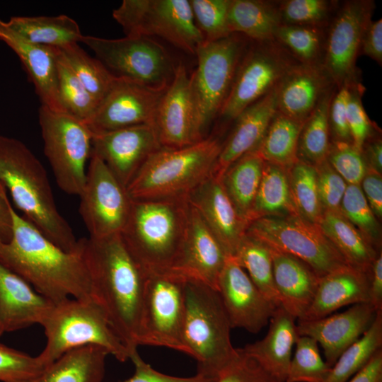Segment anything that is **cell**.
Wrapping results in <instances>:
<instances>
[{
  "label": "cell",
  "mask_w": 382,
  "mask_h": 382,
  "mask_svg": "<svg viewBox=\"0 0 382 382\" xmlns=\"http://www.w3.org/2000/svg\"><path fill=\"white\" fill-rule=\"evenodd\" d=\"M249 42L243 35L232 33L216 41H203L197 47V64L190 75V89L200 139L207 137L208 127L219 116Z\"/></svg>",
  "instance_id": "8"
},
{
  "label": "cell",
  "mask_w": 382,
  "mask_h": 382,
  "mask_svg": "<svg viewBox=\"0 0 382 382\" xmlns=\"http://www.w3.org/2000/svg\"><path fill=\"white\" fill-rule=\"evenodd\" d=\"M38 117L44 152L58 186L67 194L79 196L91 154V131L83 121L44 105L39 109Z\"/></svg>",
  "instance_id": "11"
},
{
  "label": "cell",
  "mask_w": 382,
  "mask_h": 382,
  "mask_svg": "<svg viewBox=\"0 0 382 382\" xmlns=\"http://www.w3.org/2000/svg\"><path fill=\"white\" fill-rule=\"evenodd\" d=\"M374 8L371 0L339 3L326 29L322 67L337 88L361 81L356 62Z\"/></svg>",
  "instance_id": "15"
},
{
  "label": "cell",
  "mask_w": 382,
  "mask_h": 382,
  "mask_svg": "<svg viewBox=\"0 0 382 382\" xmlns=\"http://www.w3.org/2000/svg\"><path fill=\"white\" fill-rule=\"evenodd\" d=\"M333 86L322 66L297 64L278 85L277 111L303 123L325 93Z\"/></svg>",
  "instance_id": "27"
},
{
  "label": "cell",
  "mask_w": 382,
  "mask_h": 382,
  "mask_svg": "<svg viewBox=\"0 0 382 382\" xmlns=\"http://www.w3.org/2000/svg\"><path fill=\"white\" fill-rule=\"evenodd\" d=\"M154 126L161 147L181 148L202 140L195 126L190 75L182 62L176 65L173 78L162 96Z\"/></svg>",
  "instance_id": "21"
},
{
  "label": "cell",
  "mask_w": 382,
  "mask_h": 382,
  "mask_svg": "<svg viewBox=\"0 0 382 382\" xmlns=\"http://www.w3.org/2000/svg\"><path fill=\"white\" fill-rule=\"evenodd\" d=\"M0 180L29 222L66 252L79 248L73 231L55 204L47 173L22 141L0 135Z\"/></svg>",
  "instance_id": "3"
},
{
  "label": "cell",
  "mask_w": 382,
  "mask_h": 382,
  "mask_svg": "<svg viewBox=\"0 0 382 382\" xmlns=\"http://www.w3.org/2000/svg\"><path fill=\"white\" fill-rule=\"evenodd\" d=\"M222 143L213 136L153 153L127 187L132 200L187 197L212 173Z\"/></svg>",
  "instance_id": "5"
},
{
  "label": "cell",
  "mask_w": 382,
  "mask_h": 382,
  "mask_svg": "<svg viewBox=\"0 0 382 382\" xmlns=\"http://www.w3.org/2000/svg\"><path fill=\"white\" fill-rule=\"evenodd\" d=\"M212 382H281L266 371L255 359L238 349L236 357Z\"/></svg>",
  "instance_id": "52"
},
{
  "label": "cell",
  "mask_w": 382,
  "mask_h": 382,
  "mask_svg": "<svg viewBox=\"0 0 382 382\" xmlns=\"http://www.w3.org/2000/svg\"><path fill=\"white\" fill-rule=\"evenodd\" d=\"M278 85L245 109L233 121V127L222 143L213 168L214 177L219 179L230 166L257 147L277 111Z\"/></svg>",
  "instance_id": "24"
},
{
  "label": "cell",
  "mask_w": 382,
  "mask_h": 382,
  "mask_svg": "<svg viewBox=\"0 0 382 382\" xmlns=\"http://www.w3.org/2000/svg\"><path fill=\"white\" fill-rule=\"evenodd\" d=\"M108 352L87 345L71 349L47 366L40 374L22 382H101Z\"/></svg>",
  "instance_id": "31"
},
{
  "label": "cell",
  "mask_w": 382,
  "mask_h": 382,
  "mask_svg": "<svg viewBox=\"0 0 382 382\" xmlns=\"http://www.w3.org/2000/svg\"><path fill=\"white\" fill-rule=\"evenodd\" d=\"M112 15L126 36L158 37L192 55L204 41L190 0H123Z\"/></svg>",
  "instance_id": "9"
},
{
  "label": "cell",
  "mask_w": 382,
  "mask_h": 382,
  "mask_svg": "<svg viewBox=\"0 0 382 382\" xmlns=\"http://www.w3.org/2000/svg\"><path fill=\"white\" fill-rule=\"evenodd\" d=\"M348 97L349 85L336 87L328 111L331 141L352 144L347 115Z\"/></svg>",
  "instance_id": "54"
},
{
  "label": "cell",
  "mask_w": 382,
  "mask_h": 382,
  "mask_svg": "<svg viewBox=\"0 0 382 382\" xmlns=\"http://www.w3.org/2000/svg\"><path fill=\"white\" fill-rule=\"evenodd\" d=\"M269 248L280 305L295 318L302 319L313 301L320 277L301 260Z\"/></svg>",
  "instance_id": "28"
},
{
  "label": "cell",
  "mask_w": 382,
  "mask_h": 382,
  "mask_svg": "<svg viewBox=\"0 0 382 382\" xmlns=\"http://www.w3.org/2000/svg\"><path fill=\"white\" fill-rule=\"evenodd\" d=\"M264 163L255 151H250L230 166L219 178L238 215L247 226L253 219Z\"/></svg>",
  "instance_id": "34"
},
{
  "label": "cell",
  "mask_w": 382,
  "mask_h": 382,
  "mask_svg": "<svg viewBox=\"0 0 382 382\" xmlns=\"http://www.w3.org/2000/svg\"><path fill=\"white\" fill-rule=\"evenodd\" d=\"M381 347L382 311L377 312L374 322L361 337L340 355L322 382H347Z\"/></svg>",
  "instance_id": "40"
},
{
  "label": "cell",
  "mask_w": 382,
  "mask_h": 382,
  "mask_svg": "<svg viewBox=\"0 0 382 382\" xmlns=\"http://www.w3.org/2000/svg\"><path fill=\"white\" fill-rule=\"evenodd\" d=\"M129 359L134 366V373L123 382H212V379L199 374L191 377H178L161 373L146 363L137 351Z\"/></svg>",
  "instance_id": "55"
},
{
  "label": "cell",
  "mask_w": 382,
  "mask_h": 382,
  "mask_svg": "<svg viewBox=\"0 0 382 382\" xmlns=\"http://www.w3.org/2000/svg\"><path fill=\"white\" fill-rule=\"evenodd\" d=\"M166 89L151 88L117 77L93 115L84 122L92 134L139 125H154L157 110Z\"/></svg>",
  "instance_id": "17"
},
{
  "label": "cell",
  "mask_w": 382,
  "mask_h": 382,
  "mask_svg": "<svg viewBox=\"0 0 382 382\" xmlns=\"http://www.w3.org/2000/svg\"><path fill=\"white\" fill-rule=\"evenodd\" d=\"M347 382H382V349H379L366 365Z\"/></svg>",
  "instance_id": "59"
},
{
  "label": "cell",
  "mask_w": 382,
  "mask_h": 382,
  "mask_svg": "<svg viewBox=\"0 0 382 382\" xmlns=\"http://www.w3.org/2000/svg\"><path fill=\"white\" fill-rule=\"evenodd\" d=\"M185 279L170 271L146 273L138 345L187 354L183 342Z\"/></svg>",
  "instance_id": "13"
},
{
  "label": "cell",
  "mask_w": 382,
  "mask_h": 382,
  "mask_svg": "<svg viewBox=\"0 0 382 382\" xmlns=\"http://www.w3.org/2000/svg\"><path fill=\"white\" fill-rule=\"evenodd\" d=\"M227 257L217 238L190 204L184 239L169 270L185 279L197 281L217 290Z\"/></svg>",
  "instance_id": "20"
},
{
  "label": "cell",
  "mask_w": 382,
  "mask_h": 382,
  "mask_svg": "<svg viewBox=\"0 0 382 382\" xmlns=\"http://www.w3.org/2000/svg\"><path fill=\"white\" fill-rule=\"evenodd\" d=\"M228 23L231 33H238L255 42L274 40L282 24L279 1L231 0Z\"/></svg>",
  "instance_id": "32"
},
{
  "label": "cell",
  "mask_w": 382,
  "mask_h": 382,
  "mask_svg": "<svg viewBox=\"0 0 382 382\" xmlns=\"http://www.w3.org/2000/svg\"><path fill=\"white\" fill-rule=\"evenodd\" d=\"M364 91L365 87L361 81L349 85L347 122L352 144L359 150L368 139L375 135L376 129L362 103L361 98Z\"/></svg>",
  "instance_id": "51"
},
{
  "label": "cell",
  "mask_w": 382,
  "mask_h": 382,
  "mask_svg": "<svg viewBox=\"0 0 382 382\" xmlns=\"http://www.w3.org/2000/svg\"><path fill=\"white\" fill-rule=\"evenodd\" d=\"M370 303L369 275L349 266L320 278L311 304L302 319L329 316L347 305Z\"/></svg>",
  "instance_id": "29"
},
{
  "label": "cell",
  "mask_w": 382,
  "mask_h": 382,
  "mask_svg": "<svg viewBox=\"0 0 382 382\" xmlns=\"http://www.w3.org/2000/svg\"><path fill=\"white\" fill-rule=\"evenodd\" d=\"M326 29L282 24L274 40L300 64L322 66Z\"/></svg>",
  "instance_id": "41"
},
{
  "label": "cell",
  "mask_w": 382,
  "mask_h": 382,
  "mask_svg": "<svg viewBox=\"0 0 382 382\" xmlns=\"http://www.w3.org/2000/svg\"><path fill=\"white\" fill-rule=\"evenodd\" d=\"M295 319L282 306H278L270 319L267 335L241 348L281 382L286 381L292 348L299 336Z\"/></svg>",
  "instance_id": "30"
},
{
  "label": "cell",
  "mask_w": 382,
  "mask_h": 382,
  "mask_svg": "<svg viewBox=\"0 0 382 382\" xmlns=\"http://www.w3.org/2000/svg\"><path fill=\"white\" fill-rule=\"evenodd\" d=\"M53 304L0 262V326L4 332L41 325Z\"/></svg>",
  "instance_id": "26"
},
{
  "label": "cell",
  "mask_w": 382,
  "mask_h": 382,
  "mask_svg": "<svg viewBox=\"0 0 382 382\" xmlns=\"http://www.w3.org/2000/svg\"><path fill=\"white\" fill-rule=\"evenodd\" d=\"M189 212L187 197L132 200L120 234L146 273L170 269L184 239Z\"/></svg>",
  "instance_id": "4"
},
{
  "label": "cell",
  "mask_w": 382,
  "mask_h": 382,
  "mask_svg": "<svg viewBox=\"0 0 382 382\" xmlns=\"http://www.w3.org/2000/svg\"><path fill=\"white\" fill-rule=\"evenodd\" d=\"M0 40L20 59L35 86L41 105L66 112L58 93L56 49L28 41L1 19Z\"/></svg>",
  "instance_id": "25"
},
{
  "label": "cell",
  "mask_w": 382,
  "mask_h": 382,
  "mask_svg": "<svg viewBox=\"0 0 382 382\" xmlns=\"http://www.w3.org/2000/svg\"><path fill=\"white\" fill-rule=\"evenodd\" d=\"M293 202L298 214L319 224L323 214L318 192L315 166L298 160L287 168Z\"/></svg>",
  "instance_id": "43"
},
{
  "label": "cell",
  "mask_w": 382,
  "mask_h": 382,
  "mask_svg": "<svg viewBox=\"0 0 382 382\" xmlns=\"http://www.w3.org/2000/svg\"><path fill=\"white\" fill-rule=\"evenodd\" d=\"M183 342L197 361V374L212 380L238 355L231 326L217 290L185 279Z\"/></svg>",
  "instance_id": "6"
},
{
  "label": "cell",
  "mask_w": 382,
  "mask_h": 382,
  "mask_svg": "<svg viewBox=\"0 0 382 382\" xmlns=\"http://www.w3.org/2000/svg\"><path fill=\"white\" fill-rule=\"evenodd\" d=\"M260 292L275 306L280 305L274 277L269 247L246 233L233 255Z\"/></svg>",
  "instance_id": "38"
},
{
  "label": "cell",
  "mask_w": 382,
  "mask_h": 382,
  "mask_svg": "<svg viewBox=\"0 0 382 382\" xmlns=\"http://www.w3.org/2000/svg\"><path fill=\"white\" fill-rule=\"evenodd\" d=\"M340 209L342 214L378 251L381 243L380 226L359 185H347Z\"/></svg>",
  "instance_id": "47"
},
{
  "label": "cell",
  "mask_w": 382,
  "mask_h": 382,
  "mask_svg": "<svg viewBox=\"0 0 382 382\" xmlns=\"http://www.w3.org/2000/svg\"><path fill=\"white\" fill-rule=\"evenodd\" d=\"M339 3L330 0H286L279 1V11L282 24L326 29Z\"/></svg>",
  "instance_id": "45"
},
{
  "label": "cell",
  "mask_w": 382,
  "mask_h": 382,
  "mask_svg": "<svg viewBox=\"0 0 382 382\" xmlns=\"http://www.w3.org/2000/svg\"><path fill=\"white\" fill-rule=\"evenodd\" d=\"M370 303L376 310L382 311V253H378L369 274Z\"/></svg>",
  "instance_id": "58"
},
{
  "label": "cell",
  "mask_w": 382,
  "mask_h": 382,
  "mask_svg": "<svg viewBox=\"0 0 382 382\" xmlns=\"http://www.w3.org/2000/svg\"><path fill=\"white\" fill-rule=\"evenodd\" d=\"M335 89V86L325 93L303 123L298 142V160L316 166L326 159L331 143L328 111Z\"/></svg>",
  "instance_id": "39"
},
{
  "label": "cell",
  "mask_w": 382,
  "mask_h": 382,
  "mask_svg": "<svg viewBox=\"0 0 382 382\" xmlns=\"http://www.w3.org/2000/svg\"><path fill=\"white\" fill-rule=\"evenodd\" d=\"M285 382H322L330 367L320 354L318 344L312 337L298 336Z\"/></svg>",
  "instance_id": "46"
},
{
  "label": "cell",
  "mask_w": 382,
  "mask_h": 382,
  "mask_svg": "<svg viewBox=\"0 0 382 382\" xmlns=\"http://www.w3.org/2000/svg\"><path fill=\"white\" fill-rule=\"evenodd\" d=\"M3 333H4V332H3V330H1V326H0V335H1Z\"/></svg>",
  "instance_id": "62"
},
{
  "label": "cell",
  "mask_w": 382,
  "mask_h": 382,
  "mask_svg": "<svg viewBox=\"0 0 382 382\" xmlns=\"http://www.w3.org/2000/svg\"><path fill=\"white\" fill-rule=\"evenodd\" d=\"M319 226L349 266L369 275L379 250L340 211H324Z\"/></svg>",
  "instance_id": "33"
},
{
  "label": "cell",
  "mask_w": 382,
  "mask_h": 382,
  "mask_svg": "<svg viewBox=\"0 0 382 382\" xmlns=\"http://www.w3.org/2000/svg\"><path fill=\"white\" fill-rule=\"evenodd\" d=\"M326 160L348 185H360L368 166L352 143L331 141Z\"/></svg>",
  "instance_id": "49"
},
{
  "label": "cell",
  "mask_w": 382,
  "mask_h": 382,
  "mask_svg": "<svg viewBox=\"0 0 382 382\" xmlns=\"http://www.w3.org/2000/svg\"><path fill=\"white\" fill-rule=\"evenodd\" d=\"M318 192L324 211H340V204L348 184L325 159L314 166Z\"/></svg>",
  "instance_id": "53"
},
{
  "label": "cell",
  "mask_w": 382,
  "mask_h": 382,
  "mask_svg": "<svg viewBox=\"0 0 382 382\" xmlns=\"http://www.w3.org/2000/svg\"><path fill=\"white\" fill-rule=\"evenodd\" d=\"M11 215L12 236L7 242L0 240V262L53 303L93 299L79 241L76 251H64L13 207Z\"/></svg>",
  "instance_id": "2"
},
{
  "label": "cell",
  "mask_w": 382,
  "mask_h": 382,
  "mask_svg": "<svg viewBox=\"0 0 382 382\" xmlns=\"http://www.w3.org/2000/svg\"><path fill=\"white\" fill-rule=\"evenodd\" d=\"M41 325L46 344L38 356L45 366L68 351L87 345L102 347L121 362L130 357L128 348L94 299L69 298L54 303Z\"/></svg>",
  "instance_id": "7"
},
{
  "label": "cell",
  "mask_w": 382,
  "mask_h": 382,
  "mask_svg": "<svg viewBox=\"0 0 382 382\" xmlns=\"http://www.w3.org/2000/svg\"><path fill=\"white\" fill-rule=\"evenodd\" d=\"M238 66L219 117L233 122L248 107L274 88L299 64L275 40L250 41Z\"/></svg>",
  "instance_id": "14"
},
{
  "label": "cell",
  "mask_w": 382,
  "mask_h": 382,
  "mask_svg": "<svg viewBox=\"0 0 382 382\" xmlns=\"http://www.w3.org/2000/svg\"><path fill=\"white\" fill-rule=\"evenodd\" d=\"M217 291L231 328L257 333L270 321L275 307L257 288L233 256H228Z\"/></svg>",
  "instance_id": "19"
},
{
  "label": "cell",
  "mask_w": 382,
  "mask_h": 382,
  "mask_svg": "<svg viewBox=\"0 0 382 382\" xmlns=\"http://www.w3.org/2000/svg\"><path fill=\"white\" fill-rule=\"evenodd\" d=\"M363 54L380 66L382 65V19L371 21L368 24L360 46V53Z\"/></svg>",
  "instance_id": "57"
},
{
  "label": "cell",
  "mask_w": 382,
  "mask_h": 382,
  "mask_svg": "<svg viewBox=\"0 0 382 382\" xmlns=\"http://www.w3.org/2000/svg\"><path fill=\"white\" fill-rule=\"evenodd\" d=\"M377 312L369 302L356 303L332 316L298 320L296 332L299 336L312 337L320 345L325 362L331 368L340 355L369 328Z\"/></svg>",
  "instance_id": "22"
},
{
  "label": "cell",
  "mask_w": 382,
  "mask_h": 382,
  "mask_svg": "<svg viewBox=\"0 0 382 382\" xmlns=\"http://www.w3.org/2000/svg\"><path fill=\"white\" fill-rule=\"evenodd\" d=\"M364 197L377 219L382 216L381 174L369 168L360 183Z\"/></svg>",
  "instance_id": "56"
},
{
  "label": "cell",
  "mask_w": 382,
  "mask_h": 382,
  "mask_svg": "<svg viewBox=\"0 0 382 382\" xmlns=\"http://www.w3.org/2000/svg\"><path fill=\"white\" fill-rule=\"evenodd\" d=\"M47 366L32 357L0 343V381L22 382L40 374Z\"/></svg>",
  "instance_id": "50"
},
{
  "label": "cell",
  "mask_w": 382,
  "mask_h": 382,
  "mask_svg": "<svg viewBox=\"0 0 382 382\" xmlns=\"http://www.w3.org/2000/svg\"><path fill=\"white\" fill-rule=\"evenodd\" d=\"M230 1L190 0L195 23L204 41H216L232 34L228 23Z\"/></svg>",
  "instance_id": "48"
},
{
  "label": "cell",
  "mask_w": 382,
  "mask_h": 382,
  "mask_svg": "<svg viewBox=\"0 0 382 382\" xmlns=\"http://www.w3.org/2000/svg\"><path fill=\"white\" fill-rule=\"evenodd\" d=\"M245 233L301 260L320 278L349 266L319 225L299 215L260 217L248 224Z\"/></svg>",
  "instance_id": "10"
},
{
  "label": "cell",
  "mask_w": 382,
  "mask_h": 382,
  "mask_svg": "<svg viewBox=\"0 0 382 382\" xmlns=\"http://www.w3.org/2000/svg\"><path fill=\"white\" fill-rule=\"evenodd\" d=\"M160 148L154 126L139 125L93 134L91 154L100 158L127 188L149 157Z\"/></svg>",
  "instance_id": "18"
},
{
  "label": "cell",
  "mask_w": 382,
  "mask_h": 382,
  "mask_svg": "<svg viewBox=\"0 0 382 382\" xmlns=\"http://www.w3.org/2000/svg\"><path fill=\"white\" fill-rule=\"evenodd\" d=\"M58 49L87 91L100 103L117 77L96 57L90 56L79 43Z\"/></svg>",
  "instance_id": "42"
},
{
  "label": "cell",
  "mask_w": 382,
  "mask_h": 382,
  "mask_svg": "<svg viewBox=\"0 0 382 382\" xmlns=\"http://www.w3.org/2000/svg\"><path fill=\"white\" fill-rule=\"evenodd\" d=\"M293 215L299 214L291 197L287 168L265 162L252 221L262 216Z\"/></svg>",
  "instance_id": "36"
},
{
  "label": "cell",
  "mask_w": 382,
  "mask_h": 382,
  "mask_svg": "<svg viewBox=\"0 0 382 382\" xmlns=\"http://www.w3.org/2000/svg\"><path fill=\"white\" fill-rule=\"evenodd\" d=\"M228 256H233L247 224L238 215L219 179L209 176L187 197Z\"/></svg>",
  "instance_id": "23"
},
{
  "label": "cell",
  "mask_w": 382,
  "mask_h": 382,
  "mask_svg": "<svg viewBox=\"0 0 382 382\" xmlns=\"http://www.w3.org/2000/svg\"><path fill=\"white\" fill-rule=\"evenodd\" d=\"M79 241L93 298L132 355L139 346L146 273L127 249L120 233Z\"/></svg>",
  "instance_id": "1"
},
{
  "label": "cell",
  "mask_w": 382,
  "mask_h": 382,
  "mask_svg": "<svg viewBox=\"0 0 382 382\" xmlns=\"http://www.w3.org/2000/svg\"><path fill=\"white\" fill-rule=\"evenodd\" d=\"M302 125L303 123L277 111L254 151L266 163L289 168L298 161V142Z\"/></svg>",
  "instance_id": "37"
},
{
  "label": "cell",
  "mask_w": 382,
  "mask_h": 382,
  "mask_svg": "<svg viewBox=\"0 0 382 382\" xmlns=\"http://www.w3.org/2000/svg\"><path fill=\"white\" fill-rule=\"evenodd\" d=\"M55 49L57 87L62 105L66 112L85 122L93 115L99 103L79 79L59 49Z\"/></svg>",
  "instance_id": "44"
},
{
  "label": "cell",
  "mask_w": 382,
  "mask_h": 382,
  "mask_svg": "<svg viewBox=\"0 0 382 382\" xmlns=\"http://www.w3.org/2000/svg\"><path fill=\"white\" fill-rule=\"evenodd\" d=\"M361 150L368 168L381 174V139L378 136H372L364 143Z\"/></svg>",
  "instance_id": "61"
},
{
  "label": "cell",
  "mask_w": 382,
  "mask_h": 382,
  "mask_svg": "<svg viewBox=\"0 0 382 382\" xmlns=\"http://www.w3.org/2000/svg\"><path fill=\"white\" fill-rule=\"evenodd\" d=\"M79 197V212L89 237L100 238L122 233L130 214L132 199L127 188L95 155H91Z\"/></svg>",
  "instance_id": "16"
},
{
  "label": "cell",
  "mask_w": 382,
  "mask_h": 382,
  "mask_svg": "<svg viewBox=\"0 0 382 382\" xmlns=\"http://www.w3.org/2000/svg\"><path fill=\"white\" fill-rule=\"evenodd\" d=\"M81 42L116 77L159 90L166 89L173 78L176 65L166 48L151 37L83 35Z\"/></svg>",
  "instance_id": "12"
},
{
  "label": "cell",
  "mask_w": 382,
  "mask_h": 382,
  "mask_svg": "<svg viewBox=\"0 0 382 382\" xmlns=\"http://www.w3.org/2000/svg\"><path fill=\"white\" fill-rule=\"evenodd\" d=\"M6 23L28 41L46 47L61 48L71 43H79L83 36L76 21L64 14L13 16Z\"/></svg>",
  "instance_id": "35"
},
{
  "label": "cell",
  "mask_w": 382,
  "mask_h": 382,
  "mask_svg": "<svg viewBox=\"0 0 382 382\" xmlns=\"http://www.w3.org/2000/svg\"><path fill=\"white\" fill-rule=\"evenodd\" d=\"M12 207L6 189L0 180V240L4 242L8 241L12 236Z\"/></svg>",
  "instance_id": "60"
}]
</instances>
